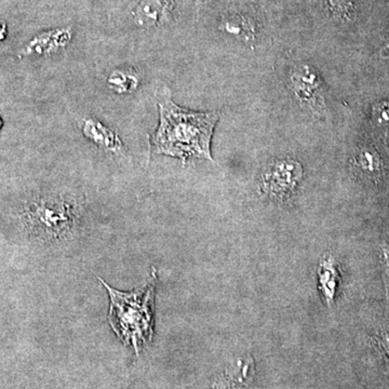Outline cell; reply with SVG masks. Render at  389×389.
Returning a JSON list of instances; mask_svg holds the SVG:
<instances>
[{"label": "cell", "instance_id": "1", "mask_svg": "<svg viewBox=\"0 0 389 389\" xmlns=\"http://www.w3.org/2000/svg\"><path fill=\"white\" fill-rule=\"evenodd\" d=\"M160 124L153 136V147L157 154L187 158L211 157V139L217 125V113H196L175 106L166 98L159 103Z\"/></svg>", "mask_w": 389, "mask_h": 389}, {"label": "cell", "instance_id": "2", "mask_svg": "<svg viewBox=\"0 0 389 389\" xmlns=\"http://www.w3.org/2000/svg\"><path fill=\"white\" fill-rule=\"evenodd\" d=\"M156 276L136 291L119 292L102 281L110 298L108 320L118 338L131 345L136 354L153 338V303Z\"/></svg>", "mask_w": 389, "mask_h": 389}, {"label": "cell", "instance_id": "3", "mask_svg": "<svg viewBox=\"0 0 389 389\" xmlns=\"http://www.w3.org/2000/svg\"><path fill=\"white\" fill-rule=\"evenodd\" d=\"M291 82L298 100L315 113H321L324 110V96L321 84L315 72L308 66H302L293 72Z\"/></svg>", "mask_w": 389, "mask_h": 389}, {"label": "cell", "instance_id": "4", "mask_svg": "<svg viewBox=\"0 0 389 389\" xmlns=\"http://www.w3.org/2000/svg\"><path fill=\"white\" fill-rule=\"evenodd\" d=\"M302 169L298 162L291 160L278 161L266 173L265 183L273 193H284L291 191L296 182L301 179Z\"/></svg>", "mask_w": 389, "mask_h": 389}, {"label": "cell", "instance_id": "5", "mask_svg": "<svg viewBox=\"0 0 389 389\" xmlns=\"http://www.w3.org/2000/svg\"><path fill=\"white\" fill-rule=\"evenodd\" d=\"M166 12V4L163 0H143L136 7L134 19L140 25H156L163 21Z\"/></svg>", "mask_w": 389, "mask_h": 389}, {"label": "cell", "instance_id": "6", "mask_svg": "<svg viewBox=\"0 0 389 389\" xmlns=\"http://www.w3.org/2000/svg\"><path fill=\"white\" fill-rule=\"evenodd\" d=\"M222 28L227 34L241 38V39L251 40L254 35V27L251 21L243 15H231L224 20Z\"/></svg>", "mask_w": 389, "mask_h": 389}, {"label": "cell", "instance_id": "7", "mask_svg": "<svg viewBox=\"0 0 389 389\" xmlns=\"http://www.w3.org/2000/svg\"><path fill=\"white\" fill-rule=\"evenodd\" d=\"M358 165L366 172H378L380 170V158L372 149L364 148L358 154Z\"/></svg>", "mask_w": 389, "mask_h": 389}, {"label": "cell", "instance_id": "8", "mask_svg": "<svg viewBox=\"0 0 389 389\" xmlns=\"http://www.w3.org/2000/svg\"><path fill=\"white\" fill-rule=\"evenodd\" d=\"M321 274V284L324 286V291L326 293V289H328V284H330V292H331L332 298L334 296V291H336V272L333 269L332 263L328 262L326 266H322Z\"/></svg>", "mask_w": 389, "mask_h": 389}, {"label": "cell", "instance_id": "9", "mask_svg": "<svg viewBox=\"0 0 389 389\" xmlns=\"http://www.w3.org/2000/svg\"><path fill=\"white\" fill-rule=\"evenodd\" d=\"M373 116L378 124L384 125L389 122V103H378L373 108Z\"/></svg>", "mask_w": 389, "mask_h": 389}, {"label": "cell", "instance_id": "10", "mask_svg": "<svg viewBox=\"0 0 389 389\" xmlns=\"http://www.w3.org/2000/svg\"><path fill=\"white\" fill-rule=\"evenodd\" d=\"M356 0H329L330 7L336 13L346 14L350 12Z\"/></svg>", "mask_w": 389, "mask_h": 389}, {"label": "cell", "instance_id": "11", "mask_svg": "<svg viewBox=\"0 0 389 389\" xmlns=\"http://www.w3.org/2000/svg\"><path fill=\"white\" fill-rule=\"evenodd\" d=\"M378 342L382 350L389 357V333L381 334L378 338Z\"/></svg>", "mask_w": 389, "mask_h": 389}]
</instances>
